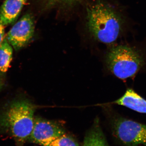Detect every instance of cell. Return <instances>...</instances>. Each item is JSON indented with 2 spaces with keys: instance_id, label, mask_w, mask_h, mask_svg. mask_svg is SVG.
Instances as JSON below:
<instances>
[{
  "instance_id": "1",
  "label": "cell",
  "mask_w": 146,
  "mask_h": 146,
  "mask_svg": "<svg viewBox=\"0 0 146 146\" xmlns=\"http://www.w3.org/2000/svg\"><path fill=\"white\" fill-rule=\"evenodd\" d=\"M35 111L27 101L12 102L0 114V131L11 136L16 146H23L33 129Z\"/></svg>"
},
{
  "instance_id": "8",
  "label": "cell",
  "mask_w": 146,
  "mask_h": 146,
  "mask_svg": "<svg viewBox=\"0 0 146 146\" xmlns=\"http://www.w3.org/2000/svg\"><path fill=\"white\" fill-rule=\"evenodd\" d=\"M114 103L139 113L146 114V100L132 89H127L123 96Z\"/></svg>"
},
{
  "instance_id": "5",
  "label": "cell",
  "mask_w": 146,
  "mask_h": 146,
  "mask_svg": "<svg viewBox=\"0 0 146 146\" xmlns=\"http://www.w3.org/2000/svg\"><path fill=\"white\" fill-rule=\"evenodd\" d=\"M64 133L65 130L59 124L42 118H35L28 141L40 145L48 146Z\"/></svg>"
},
{
  "instance_id": "13",
  "label": "cell",
  "mask_w": 146,
  "mask_h": 146,
  "mask_svg": "<svg viewBox=\"0 0 146 146\" xmlns=\"http://www.w3.org/2000/svg\"><path fill=\"white\" fill-rule=\"evenodd\" d=\"M4 25H3L0 21V44L4 39L5 28Z\"/></svg>"
},
{
  "instance_id": "6",
  "label": "cell",
  "mask_w": 146,
  "mask_h": 146,
  "mask_svg": "<svg viewBox=\"0 0 146 146\" xmlns=\"http://www.w3.org/2000/svg\"><path fill=\"white\" fill-rule=\"evenodd\" d=\"M35 31L33 17L29 14L24 15L8 32L6 39L16 50L25 46L32 38Z\"/></svg>"
},
{
  "instance_id": "3",
  "label": "cell",
  "mask_w": 146,
  "mask_h": 146,
  "mask_svg": "<svg viewBox=\"0 0 146 146\" xmlns=\"http://www.w3.org/2000/svg\"><path fill=\"white\" fill-rule=\"evenodd\" d=\"M106 62L111 72L122 80L133 77L146 65L143 54L127 45L113 47L108 53Z\"/></svg>"
},
{
  "instance_id": "11",
  "label": "cell",
  "mask_w": 146,
  "mask_h": 146,
  "mask_svg": "<svg viewBox=\"0 0 146 146\" xmlns=\"http://www.w3.org/2000/svg\"><path fill=\"white\" fill-rule=\"evenodd\" d=\"M48 146H79V145L72 136L65 133L52 141Z\"/></svg>"
},
{
  "instance_id": "10",
  "label": "cell",
  "mask_w": 146,
  "mask_h": 146,
  "mask_svg": "<svg viewBox=\"0 0 146 146\" xmlns=\"http://www.w3.org/2000/svg\"><path fill=\"white\" fill-rule=\"evenodd\" d=\"M13 49L12 46L4 38L0 44V72L5 73L10 67L12 59Z\"/></svg>"
},
{
  "instance_id": "7",
  "label": "cell",
  "mask_w": 146,
  "mask_h": 146,
  "mask_svg": "<svg viewBox=\"0 0 146 146\" xmlns=\"http://www.w3.org/2000/svg\"><path fill=\"white\" fill-rule=\"evenodd\" d=\"M27 0H5L0 9V21L3 25L13 23Z\"/></svg>"
},
{
  "instance_id": "2",
  "label": "cell",
  "mask_w": 146,
  "mask_h": 146,
  "mask_svg": "<svg viewBox=\"0 0 146 146\" xmlns=\"http://www.w3.org/2000/svg\"><path fill=\"white\" fill-rule=\"evenodd\" d=\"M86 25L95 39L106 44L117 40L122 27L123 21L112 7L98 1L86 7Z\"/></svg>"
},
{
  "instance_id": "14",
  "label": "cell",
  "mask_w": 146,
  "mask_h": 146,
  "mask_svg": "<svg viewBox=\"0 0 146 146\" xmlns=\"http://www.w3.org/2000/svg\"><path fill=\"white\" fill-rule=\"evenodd\" d=\"M3 86V81L1 77L0 76V90L2 88Z\"/></svg>"
},
{
  "instance_id": "9",
  "label": "cell",
  "mask_w": 146,
  "mask_h": 146,
  "mask_svg": "<svg viewBox=\"0 0 146 146\" xmlns=\"http://www.w3.org/2000/svg\"><path fill=\"white\" fill-rule=\"evenodd\" d=\"M83 146H109L97 118L94 124L86 133Z\"/></svg>"
},
{
  "instance_id": "12",
  "label": "cell",
  "mask_w": 146,
  "mask_h": 146,
  "mask_svg": "<svg viewBox=\"0 0 146 146\" xmlns=\"http://www.w3.org/2000/svg\"><path fill=\"white\" fill-rule=\"evenodd\" d=\"M51 5H71L77 3L82 0H45Z\"/></svg>"
},
{
  "instance_id": "4",
  "label": "cell",
  "mask_w": 146,
  "mask_h": 146,
  "mask_svg": "<svg viewBox=\"0 0 146 146\" xmlns=\"http://www.w3.org/2000/svg\"><path fill=\"white\" fill-rule=\"evenodd\" d=\"M114 133L118 140L126 146H146V125L123 117L113 123Z\"/></svg>"
}]
</instances>
